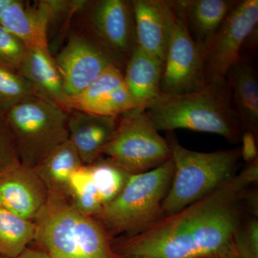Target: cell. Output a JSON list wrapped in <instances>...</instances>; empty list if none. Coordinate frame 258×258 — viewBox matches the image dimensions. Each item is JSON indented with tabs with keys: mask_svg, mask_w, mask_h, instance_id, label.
<instances>
[{
	"mask_svg": "<svg viewBox=\"0 0 258 258\" xmlns=\"http://www.w3.org/2000/svg\"><path fill=\"white\" fill-rule=\"evenodd\" d=\"M137 45L165 60L176 14L171 0H133Z\"/></svg>",
	"mask_w": 258,
	"mask_h": 258,
	"instance_id": "4fadbf2b",
	"label": "cell"
},
{
	"mask_svg": "<svg viewBox=\"0 0 258 258\" xmlns=\"http://www.w3.org/2000/svg\"><path fill=\"white\" fill-rule=\"evenodd\" d=\"M236 252L242 258H258V221L251 218L241 222L233 237Z\"/></svg>",
	"mask_w": 258,
	"mask_h": 258,
	"instance_id": "83f0119b",
	"label": "cell"
},
{
	"mask_svg": "<svg viewBox=\"0 0 258 258\" xmlns=\"http://www.w3.org/2000/svg\"><path fill=\"white\" fill-rule=\"evenodd\" d=\"M164 62L137 45L125 66L124 84L144 108L161 93Z\"/></svg>",
	"mask_w": 258,
	"mask_h": 258,
	"instance_id": "d6986e66",
	"label": "cell"
},
{
	"mask_svg": "<svg viewBox=\"0 0 258 258\" xmlns=\"http://www.w3.org/2000/svg\"><path fill=\"white\" fill-rule=\"evenodd\" d=\"M28 52L23 42L0 24V67L18 72Z\"/></svg>",
	"mask_w": 258,
	"mask_h": 258,
	"instance_id": "4316f807",
	"label": "cell"
},
{
	"mask_svg": "<svg viewBox=\"0 0 258 258\" xmlns=\"http://www.w3.org/2000/svg\"><path fill=\"white\" fill-rule=\"evenodd\" d=\"M137 109H144L132 96L125 84L113 90L90 107L88 113L119 118Z\"/></svg>",
	"mask_w": 258,
	"mask_h": 258,
	"instance_id": "484cf974",
	"label": "cell"
},
{
	"mask_svg": "<svg viewBox=\"0 0 258 258\" xmlns=\"http://www.w3.org/2000/svg\"><path fill=\"white\" fill-rule=\"evenodd\" d=\"M20 164L6 115L0 111V175Z\"/></svg>",
	"mask_w": 258,
	"mask_h": 258,
	"instance_id": "f1b7e54d",
	"label": "cell"
},
{
	"mask_svg": "<svg viewBox=\"0 0 258 258\" xmlns=\"http://www.w3.org/2000/svg\"><path fill=\"white\" fill-rule=\"evenodd\" d=\"M226 82L231 101L242 130L257 135L258 129V79L249 55H241L227 72Z\"/></svg>",
	"mask_w": 258,
	"mask_h": 258,
	"instance_id": "9a60e30c",
	"label": "cell"
},
{
	"mask_svg": "<svg viewBox=\"0 0 258 258\" xmlns=\"http://www.w3.org/2000/svg\"><path fill=\"white\" fill-rule=\"evenodd\" d=\"M69 199L77 211L87 216L94 217L103 210L89 166H81L73 173L69 183Z\"/></svg>",
	"mask_w": 258,
	"mask_h": 258,
	"instance_id": "cb8c5ba5",
	"label": "cell"
},
{
	"mask_svg": "<svg viewBox=\"0 0 258 258\" xmlns=\"http://www.w3.org/2000/svg\"><path fill=\"white\" fill-rule=\"evenodd\" d=\"M194 41L204 51L237 0H174Z\"/></svg>",
	"mask_w": 258,
	"mask_h": 258,
	"instance_id": "e0dca14e",
	"label": "cell"
},
{
	"mask_svg": "<svg viewBox=\"0 0 258 258\" xmlns=\"http://www.w3.org/2000/svg\"><path fill=\"white\" fill-rule=\"evenodd\" d=\"M17 73L30 83L37 96L68 111L66 102L69 96L64 90L60 71L50 52L28 49L26 57Z\"/></svg>",
	"mask_w": 258,
	"mask_h": 258,
	"instance_id": "ac0fdd59",
	"label": "cell"
},
{
	"mask_svg": "<svg viewBox=\"0 0 258 258\" xmlns=\"http://www.w3.org/2000/svg\"><path fill=\"white\" fill-rule=\"evenodd\" d=\"M257 25V0H238L203 51L207 85L226 83L227 72L240 58L246 40Z\"/></svg>",
	"mask_w": 258,
	"mask_h": 258,
	"instance_id": "ba28073f",
	"label": "cell"
},
{
	"mask_svg": "<svg viewBox=\"0 0 258 258\" xmlns=\"http://www.w3.org/2000/svg\"><path fill=\"white\" fill-rule=\"evenodd\" d=\"M0 258H3V257H0Z\"/></svg>",
	"mask_w": 258,
	"mask_h": 258,
	"instance_id": "836d02e7",
	"label": "cell"
},
{
	"mask_svg": "<svg viewBox=\"0 0 258 258\" xmlns=\"http://www.w3.org/2000/svg\"><path fill=\"white\" fill-rule=\"evenodd\" d=\"M176 18L164 60L161 93L183 95L207 87L204 75L203 50L194 41L173 0Z\"/></svg>",
	"mask_w": 258,
	"mask_h": 258,
	"instance_id": "9c48e42d",
	"label": "cell"
},
{
	"mask_svg": "<svg viewBox=\"0 0 258 258\" xmlns=\"http://www.w3.org/2000/svg\"><path fill=\"white\" fill-rule=\"evenodd\" d=\"M158 131L187 129L218 134L236 144L242 128L231 101L227 83L208 85L196 92L183 95L161 93L144 108Z\"/></svg>",
	"mask_w": 258,
	"mask_h": 258,
	"instance_id": "7a4b0ae2",
	"label": "cell"
},
{
	"mask_svg": "<svg viewBox=\"0 0 258 258\" xmlns=\"http://www.w3.org/2000/svg\"><path fill=\"white\" fill-rule=\"evenodd\" d=\"M68 128L72 142L84 165L101 157L118 126L119 118L71 110Z\"/></svg>",
	"mask_w": 258,
	"mask_h": 258,
	"instance_id": "5bb4252c",
	"label": "cell"
},
{
	"mask_svg": "<svg viewBox=\"0 0 258 258\" xmlns=\"http://www.w3.org/2000/svg\"><path fill=\"white\" fill-rule=\"evenodd\" d=\"M67 111L53 102L35 97L5 114L22 165L35 167L49 153L69 140Z\"/></svg>",
	"mask_w": 258,
	"mask_h": 258,
	"instance_id": "8992f818",
	"label": "cell"
},
{
	"mask_svg": "<svg viewBox=\"0 0 258 258\" xmlns=\"http://www.w3.org/2000/svg\"><path fill=\"white\" fill-rule=\"evenodd\" d=\"M15 258H52L45 251L36 246L27 247L21 254Z\"/></svg>",
	"mask_w": 258,
	"mask_h": 258,
	"instance_id": "4dcf8cb0",
	"label": "cell"
},
{
	"mask_svg": "<svg viewBox=\"0 0 258 258\" xmlns=\"http://www.w3.org/2000/svg\"><path fill=\"white\" fill-rule=\"evenodd\" d=\"M123 84V71L114 64H110L81 93L69 96L66 108L69 111L71 110L86 111L103 96Z\"/></svg>",
	"mask_w": 258,
	"mask_h": 258,
	"instance_id": "7402d4cb",
	"label": "cell"
},
{
	"mask_svg": "<svg viewBox=\"0 0 258 258\" xmlns=\"http://www.w3.org/2000/svg\"><path fill=\"white\" fill-rule=\"evenodd\" d=\"M49 200L45 185L33 168L19 164L0 175V207L35 221Z\"/></svg>",
	"mask_w": 258,
	"mask_h": 258,
	"instance_id": "7c38bea8",
	"label": "cell"
},
{
	"mask_svg": "<svg viewBox=\"0 0 258 258\" xmlns=\"http://www.w3.org/2000/svg\"><path fill=\"white\" fill-rule=\"evenodd\" d=\"M208 258H242L239 256V254L236 252L234 246L232 245L230 248L226 249L225 251H222L221 252H219L215 255Z\"/></svg>",
	"mask_w": 258,
	"mask_h": 258,
	"instance_id": "1f68e13d",
	"label": "cell"
},
{
	"mask_svg": "<svg viewBox=\"0 0 258 258\" xmlns=\"http://www.w3.org/2000/svg\"><path fill=\"white\" fill-rule=\"evenodd\" d=\"M39 97L30 83L18 73L0 67V111L6 114L20 103Z\"/></svg>",
	"mask_w": 258,
	"mask_h": 258,
	"instance_id": "d4e9b609",
	"label": "cell"
},
{
	"mask_svg": "<svg viewBox=\"0 0 258 258\" xmlns=\"http://www.w3.org/2000/svg\"><path fill=\"white\" fill-rule=\"evenodd\" d=\"M34 222L33 243L52 258H122L103 226L77 211L69 200L49 198Z\"/></svg>",
	"mask_w": 258,
	"mask_h": 258,
	"instance_id": "3957f363",
	"label": "cell"
},
{
	"mask_svg": "<svg viewBox=\"0 0 258 258\" xmlns=\"http://www.w3.org/2000/svg\"><path fill=\"white\" fill-rule=\"evenodd\" d=\"M103 154L130 174L152 170L171 158L167 140L159 134L144 109L119 117Z\"/></svg>",
	"mask_w": 258,
	"mask_h": 258,
	"instance_id": "52a82bcc",
	"label": "cell"
},
{
	"mask_svg": "<svg viewBox=\"0 0 258 258\" xmlns=\"http://www.w3.org/2000/svg\"><path fill=\"white\" fill-rule=\"evenodd\" d=\"M12 0H0V20H1L2 16H3V13L7 7L10 4Z\"/></svg>",
	"mask_w": 258,
	"mask_h": 258,
	"instance_id": "d6a6232c",
	"label": "cell"
},
{
	"mask_svg": "<svg viewBox=\"0 0 258 258\" xmlns=\"http://www.w3.org/2000/svg\"><path fill=\"white\" fill-rule=\"evenodd\" d=\"M35 236V222L0 207V257H18L33 243Z\"/></svg>",
	"mask_w": 258,
	"mask_h": 258,
	"instance_id": "44dd1931",
	"label": "cell"
},
{
	"mask_svg": "<svg viewBox=\"0 0 258 258\" xmlns=\"http://www.w3.org/2000/svg\"><path fill=\"white\" fill-rule=\"evenodd\" d=\"M93 40L122 70L137 46L133 3L127 0H99L90 10Z\"/></svg>",
	"mask_w": 258,
	"mask_h": 258,
	"instance_id": "30bf717a",
	"label": "cell"
},
{
	"mask_svg": "<svg viewBox=\"0 0 258 258\" xmlns=\"http://www.w3.org/2000/svg\"><path fill=\"white\" fill-rule=\"evenodd\" d=\"M84 165L71 140L45 156L34 170L45 185L49 198L69 200V183L76 169Z\"/></svg>",
	"mask_w": 258,
	"mask_h": 258,
	"instance_id": "ffe728a7",
	"label": "cell"
},
{
	"mask_svg": "<svg viewBox=\"0 0 258 258\" xmlns=\"http://www.w3.org/2000/svg\"><path fill=\"white\" fill-rule=\"evenodd\" d=\"M53 10L47 3L35 9L26 8L21 1L12 0L3 13L0 24L28 49L50 52L47 28Z\"/></svg>",
	"mask_w": 258,
	"mask_h": 258,
	"instance_id": "2e32d148",
	"label": "cell"
},
{
	"mask_svg": "<svg viewBox=\"0 0 258 258\" xmlns=\"http://www.w3.org/2000/svg\"><path fill=\"white\" fill-rule=\"evenodd\" d=\"M258 179L257 160L180 211L139 235L112 240L122 258H208L233 245L243 221L247 189Z\"/></svg>",
	"mask_w": 258,
	"mask_h": 258,
	"instance_id": "6da1fadb",
	"label": "cell"
},
{
	"mask_svg": "<svg viewBox=\"0 0 258 258\" xmlns=\"http://www.w3.org/2000/svg\"><path fill=\"white\" fill-rule=\"evenodd\" d=\"M88 166L93 184L104 208L118 197L131 174L108 158L101 157Z\"/></svg>",
	"mask_w": 258,
	"mask_h": 258,
	"instance_id": "603a6c76",
	"label": "cell"
},
{
	"mask_svg": "<svg viewBox=\"0 0 258 258\" xmlns=\"http://www.w3.org/2000/svg\"><path fill=\"white\" fill-rule=\"evenodd\" d=\"M54 60L69 96L81 93L108 66L114 64L93 39L79 35L70 37L66 46Z\"/></svg>",
	"mask_w": 258,
	"mask_h": 258,
	"instance_id": "8fae6325",
	"label": "cell"
},
{
	"mask_svg": "<svg viewBox=\"0 0 258 258\" xmlns=\"http://www.w3.org/2000/svg\"><path fill=\"white\" fill-rule=\"evenodd\" d=\"M174 173L162 203L164 217L173 215L206 196L235 174L240 147L214 152H198L168 137Z\"/></svg>",
	"mask_w": 258,
	"mask_h": 258,
	"instance_id": "5b68a950",
	"label": "cell"
},
{
	"mask_svg": "<svg viewBox=\"0 0 258 258\" xmlns=\"http://www.w3.org/2000/svg\"><path fill=\"white\" fill-rule=\"evenodd\" d=\"M256 135L249 131H244L242 134V147H240L241 157L247 163L257 159V149L256 145Z\"/></svg>",
	"mask_w": 258,
	"mask_h": 258,
	"instance_id": "f546056e",
	"label": "cell"
},
{
	"mask_svg": "<svg viewBox=\"0 0 258 258\" xmlns=\"http://www.w3.org/2000/svg\"><path fill=\"white\" fill-rule=\"evenodd\" d=\"M174 173L172 159L152 170L131 174L114 200L93 218L113 240L116 236L139 235L164 217L162 203Z\"/></svg>",
	"mask_w": 258,
	"mask_h": 258,
	"instance_id": "277c9868",
	"label": "cell"
}]
</instances>
